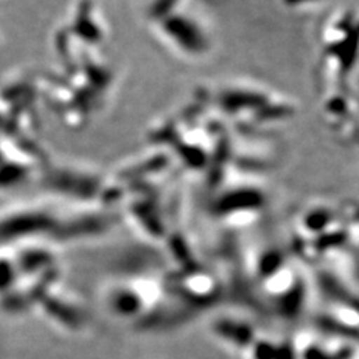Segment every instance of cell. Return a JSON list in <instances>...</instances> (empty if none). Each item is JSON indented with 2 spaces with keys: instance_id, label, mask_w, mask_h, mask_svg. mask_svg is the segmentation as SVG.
Listing matches in <instances>:
<instances>
[{
  "instance_id": "obj_1",
  "label": "cell",
  "mask_w": 359,
  "mask_h": 359,
  "mask_svg": "<svg viewBox=\"0 0 359 359\" xmlns=\"http://www.w3.org/2000/svg\"><path fill=\"white\" fill-rule=\"evenodd\" d=\"M157 292L138 283H117L109 286L104 295V306L109 314L120 320L142 318L156 304Z\"/></svg>"
}]
</instances>
